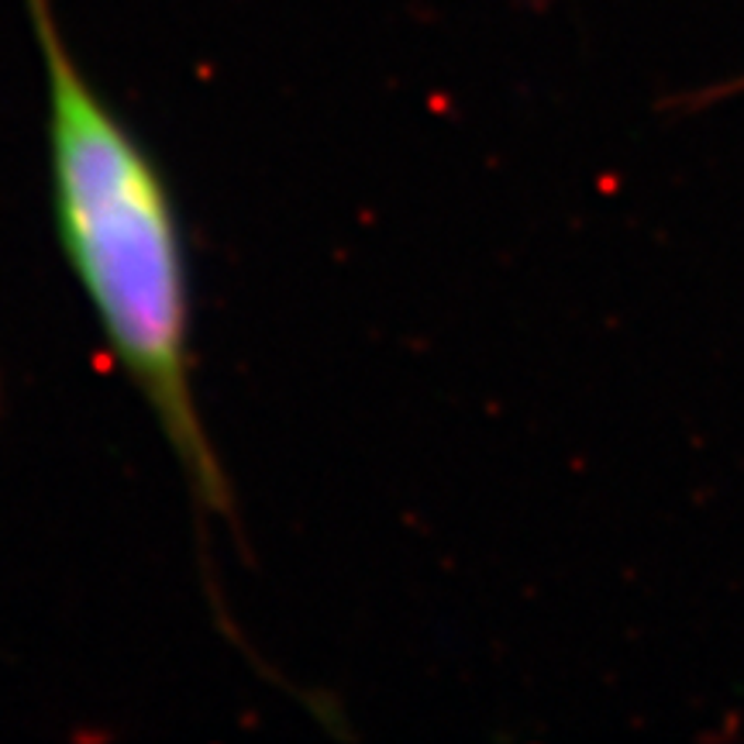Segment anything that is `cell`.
<instances>
[{"label": "cell", "instance_id": "1", "mask_svg": "<svg viewBox=\"0 0 744 744\" xmlns=\"http://www.w3.org/2000/svg\"><path fill=\"white\" fill-rule=\"evenodd\" d=\"M24 11L45 69L48 173L63 248L197 503L231 518V490L190 376L187 263L169 187L76 63L53 0H24Z\"/></svg>", "mask_w": 744, "mask_h": 744}, {"label": "cell", "instance_id": "2", "mask_svg": "<svg viewBox=\"0 0 744 744\" xmlns=\"http://www.w3.org/2000/svg\"><path fill=\"white\" fill-rule=\"evenodd\" d=\"M728 93H744V76H741V80H734V84H724V87H710L703 93V100H717V97H728Z\"/></svg>", "mask_w": 744, "mask_h": 744}]
</instances>
